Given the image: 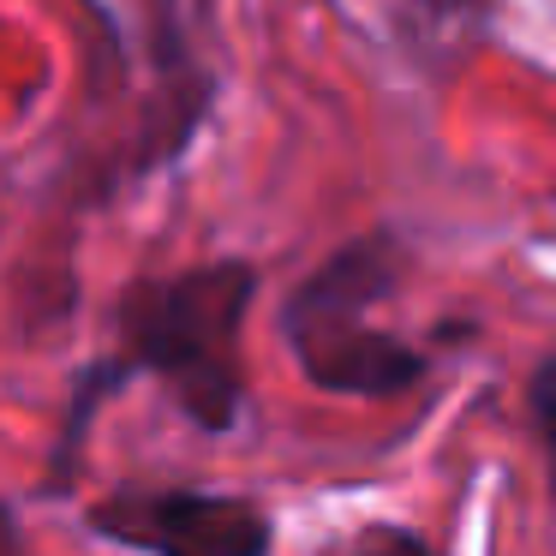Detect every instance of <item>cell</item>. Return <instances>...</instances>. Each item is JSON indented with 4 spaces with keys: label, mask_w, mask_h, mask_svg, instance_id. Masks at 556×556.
<instances>
[{
    "label": "cell",
    "mask_w": 556,
    "mask_h": 556,
    "mask_svg": "<svg viewBox=\"0 0 556 556\" xmlns=\"http://www.w3.org/2000/svg\"><path fill=\"white\" fill-rule=\"evenodd\" d=\"M252 300H257V264H245V257H216V264H198V269L132 281L121 293V353L78 371L42 496H66L97 407L132 377H162L198 431H216V437L233 431L245 401L240 336Z\"/></svg>",
    "instance_id": "1"
},
{
    "label": "cell",
    "mask_w": 556,
    "mask_h": 556,
    "mask_svg": "<svg viewBox=\"0 0 556 556\" xmlns=\"http://www.w3.org/2000/svg\"><path fill=\"white\" fill-rule=\"evenodd\" d=\"M401 264L407 257H401L395 233H365V240H348L336 257H324L288 293L276 329L312 389L389 401L401 389L425 383L431 359L371 324L377 300H389V288L401 281Z\"/></svg>",
    "instance_id": "2"
},
{
    "label": "cell",
    "mask_w": 556,
    "mask_h": 556,
    "mask_svg": "<svg viewBox=\"0 0 556 556\" xmlns=\"http://www.w3.org/2000/svg\"><path fill=\"white\" fill-rule=\"evenodd\" d=\"M90 532L138 556H269L276 520L252 496L198 484H121L90 508Z\"/></svg>",
    "instance_id": "3"
},
{
    "label": "cell",
    "mask_w": 556,
    "mask_h": 556,
    "mask_svg": "<svg viewBox=\"0 0 556 556\" xmlns=\"http://www.w3.org/2000/svg\"><path fill=\"white\" fill-rule=\"evenodd\" d=\"M401 49L431 73H455L491 30V0H389Z\"/></svg>",
    "instance_id": "4"
},
{
    "label": "cell",
    "mask_w": 556,
    "mask_h": 556,
    "mask_svg": "<svg viewBox=\"0 0 556 556\" xmlns=\"http://www.w3.org/2000/svg\"><path fill=\"white\" fill-rule=\"evenodd\" d=\"M317 556H443L419 527H401V520H365V527H348L324 544Z\"/></svg>",
    "instance_id": "5"
},
{
    "label": "cell",
    "mask_w": 556,
    "mask_h": 556,
    "mask_svg": "<svg viewBox=\"0 0 556 556\" xmlns=\"http://www.w3.org/2000/svg\"><path fill=\"white\" fill-rule=\"evenodd\" d=\"M527 407L532 425H539V443H544V467H551V496H556V353H544L527 377Z\"/></svg>",
    "instance_id": "6"
},
{
    "label": "cell",
    "mask_w": 556,
    "mask_h": 556,
    "mask_svg": "<svg viewBox=\"0 0 556 556\" xmlns=\"http://www.w3.org/2000/svg\"><path fill=\"white\" fill-rule=\"evenodd\" d=\"M0 556H25V532H18V515L0 503Z\"/></svg>",
    "instance_id": "7"
}]
</instances>
